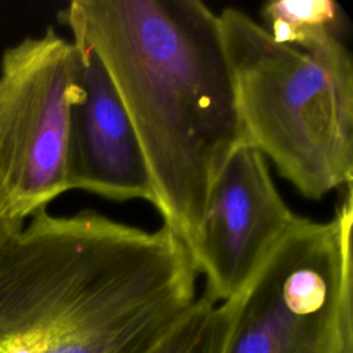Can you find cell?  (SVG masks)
<instances>
[{"label":"cell","instance_id":"6da1fadb","mask_svg":"<svg viewBox=\"0 0 353 353\" xmlns=\"http://www.w3.org/2000/svg\"><path fill=\"white\" fill-rule=\"evenodd\" d=\"M58 19L101 61L153 205L194 261L211 188L244 143L218 14L200 0H73Z\"/></svg>","mask_w":353,"mask_h":353},{"label":"cell","instance_id":"7a4b0ae2","mask_svg":"<svg viewBox=\"0 0 353 353\" xmlns=\"http://www.w3.org/2000/svg\"><path fill=\"white\" fill-rule=\"evenodd\" d=\"M197 276L164 225L40 210L0 248V353H143L199 298Z\"/></svg>","mask_w":353,"mask_h":353},{"label":"cell","instance_id":"3957f363","mask_svg":"<svg viewBox=\"0 0 353 353\" xmlns=\"http://www.w3.org/2000/svg\"><path fill=\"white\" fill-rule=\"evenodd\" d=\"M218 19L244 145L306 199L352 185L353 62L342 36L288 44L241 10Z\"/></svg>","mask_w":353,"mask_h":353},{"label":"cell","instance_id":"277c9868","mask_svg":"<svg viewBox=\"0 0 353 353\" xmlns=\"http://www.w3.org/2000/svg\"><path fill=\"white\" fill-rule=\"evenodd\" d=\"M353 194L302 218L233 299L223 353H353Z\"/></svg>","mask_w":353,"mask_h":353},{"label":"cell","instance_id":"5b68a950","mask_svg":"<svg viewBox=\"0 0 353 353\" xmlns=\"http://www.w3.org/2000/svg\"><path fill=\"white\" fill-rule=\"evenodd\" d=\"M77 52L47 28L8 47L0 61V221H23L69 190V108Z\"/></svg>","mask_w":353,"mask_h":353},{"label":"cell","instance_id":"8992f818","mask_svg":"<svg viewBox=\"0 0 353 353\" xmlns=\"http://www.w3.org/2000/svg\"><path fill=\"white\" fill-rule=\"evenodd\" d=\"M303 216L276 189L266 159L241 143L219 171L207 204L194 254L204 295L214 302L236 298L277 243Z\"/></svg>","mask_w":353,"mask_h":353},{"label":"cell","instance_id":"52a82bcc","mask_svg":"<svg viewBox=\"0 0 353 353\" xmlns=\"http://www.w3.org/2000/svg\"><path fill=\"white\" fill-rule=\"evenodd\" d=\"M70 41L77 52V83L68 124L69 190L153 204L145 159L108 73L88 46Z\"/></svg>","mask_w":353,"mask_h":353},{"label":"cell","instance_id":"ba28073f","mask_svg":"<svg viewBox=\"0 0 353 353\" xmlns=\"http://www.w3.org/2000/svg\"><path fill=\"white\" fill-rule=\"evenodd\" d=\"M233 301L214 302L204 294L143 353H223L233 321Z\"/></svg>","mask_w":353,"mask_h":353},{"label":"cell","instance_id":"9c48e42d","mask_svg":"<svg viewBox=\"0 0 353 353\" xmlns=\"http://www.w3.org/2000/svg\"><path fill=\"white\" fill-rule=\"evenodd\" d=\"M269 34L280 43H302L321 33H343V12L332 0H279L262 7Z\"/></svg>","mask_w":353,"mask_h":353},{"label":"cell","instance_id":"30bf717a","mask_svg":"<svg viewBox=\"0 0 353 353\" xmlns=\"http://www.w3.org/2000/svg\"><path fill=\"white\" fill-rule=\"evenodd\" d=\"M21 228H22V226H21ZM21 228H19V226H14V225H8V223L0 221V248H1V245L6 243V240H7L11 234H14L15 232H18Z\"/></svg>","mask_w":353,"mask_h":353}]
</instances>
